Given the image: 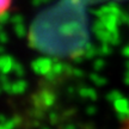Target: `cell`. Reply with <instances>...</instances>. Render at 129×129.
Returning a JSON list of instances; mask_svg holds the SVG:
<instances>
[{
    "label": "cell",
    "mask_w": 129,
    "mask_h": 129,
    "mask_svg": "<svg viewBox=\"0 0 129 129\" xmlns=\"http://www.w3.org/2000/svg\"><path fill=\"white\" fill-rule=\"evenodd\" d=\"M123 51H124V54H125V55L129 56V48H125V49H124Z\"/></svg>",
    "instance_id": "52a82bcc"
},
{
    "label": "cell",
    "mask_w": 129,
    "mask_h": 129,
    "mask_svg": "<svg viewBox=\"0 0 129 129\" xmlns=\"http://www.w3.org/2000/svg\"><path fill=\"white\" fill-rule=\"evenodd\" d=\"M115 108L118 111V114H124L129 116V102L127 99H117L115 102Z\"/></svg>",
    "instance_id": "6da1fadb"
},
{
    "label": "cell",
    "mask_w": 129,
    "mask_h": 129,
    "mask_svg": "<svg viewBox=\"0 0 129 129\" xmlns=\"http://www.w3.org/2000/svg\"><path fill=\"white\" fill-rule=\"evenodd\" d=\"M11 4H12V0H1V3H0V12H1V16L6 14V12L11 9Z\"/></svg>",
    "instance_id": "7a4b0ae2"
},
{
    "label": "cell",
    "mask_w": 129,
    "mask_h": 129,
    "mask_svg": "<svg viewBox=\"0 0 129 129\" xmlns=\"http://www.w3.org/2000/svg\"><path fill=\"white\" fill-rule=\"evenodd\" d=\"M64 129H75V128H74V125H67V127H64Z\"/></svg>",
    "instance_id": "ba28073f"
},
{
    "label": "cell",
    "mask_w": 129,
    "mask_h": 129,
    "mask_svg": "<svg viewBox=\"0 0 129 129\" xmlns=\"http://www.w3.org/2000/svg\"><path fill=\"white\" fill-rule=\"evenodd\" d=\"M16 30H17V32H18V35L23 36V34H24V26H23V24H17V28H16Z\"/></svg>",
    "instance_id": "277c9868"
},
{
    "label": "cell",
    "mask_w": 129,
    "mask_h": 129,
    "mask_svg": "<svg viewBox=\"0 0 129 129\" xmlns=\"http://www.w3.org/2000/svg\"><path fill=\"white\" fill-rule=\"evenodd\" d=\"M123 129H129V116L124 120V127Z\"/></svg>",
    "instance_id": "5b68a950"
},
{
    "label": "cell",
    "mask_w": 129,
    "mask_h": 129,
    "mask_svg": "<svg viewBox=\"0 0 129 129\" xmlns=\"http://www.w3.org/2000/svg\"><path fill=\"white\" fill-rule=\"evenodd\" d=\"M121 98V94L118 92H112L111 94H109V99L110 101H117V99H120Z\"/></svg>",
    "instance_id": "3957f363"
},
{
    "label": "cell",
    "mask_w": 129,
    "mask_h": 129,
    "mask_svg": "<svg viewBox=\"0 0 129 129\" xmlns=\"http://www.w3.org/2000/svg\"><path fill=\"white\" fill-rule=\"evenodd\" d=\"M94 112H96V109H94V108H92V106L87 109V114H90V115H92V114H94Z\"/></svg>",
    "instance_id": "8992f818"
},
{
    "label": "cell",
    "mask_w": 129,
    "mask_h": 129,
    "mask_svg": "<svg viewBox=\"0 0 129 129\" xmlns=\"http://www.w3.org/2000/svg\"><path fill=\"white\" fill-rule=\"evenodd\" d=\"M44 129H47V128H44Z\"/></svg>",
    "instance_id": "9c48e42d"
}]
</instances>
